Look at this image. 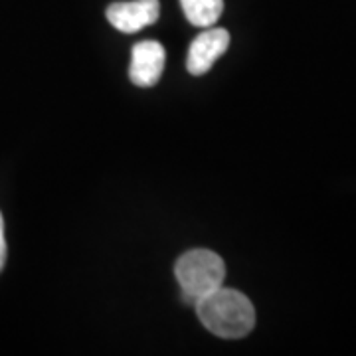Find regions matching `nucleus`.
<instances>
[{
    "label": "nucleus",
    "mask_w": 356,
    "mask_h": 356,
    "mask_svg": "<svg viewBox=\"0 0 356 356\" xmlns=\"http://www.w3.org/2000/svg\"><path fill=\"white\" fill-rule=\"evenodd\" d=\"M6 264V240H4V220L0 214V271Z\"/></svg>",
    "instance_id": "7"
},
{
    "label": "nucleus",
    "mask_w": 356,
    "mask_h": 356,
    "mask_svg": "<svg viewBox=\"0 0 356 356\" xmlns=\"http://www.w3.org/2000/svg\"><path fill=\"white\" fill-rule=\"evenodd\" d=\"M196 315L206 331L220 339H242L254 331L255 309L252 301L236 289L218 287L196 301Z\"/></svg>",
    "instance_id": "1"
},
{
    "label": "nucleus",
    "mask_w": 356,
    "mask_h": 356,
    "mask_svg": "<svg viewBox=\"0 0 356 356\" xmlns=\"http://www.w3.org/2000/svg\"><path fill=\"white\" fill-rule=\"evenodd\" d=\"M229 34L222 28H206L200 36L192 40L186 67L192 76H204L210 72L218 58L228 50Z\"/></svg>",
    "instance_id": "5"
},
{
    "label": "nucleus",
    "mask_w": 356,
    "mask_h": 356,
    "mask_svg": "<svg viewBox=\"0 0 356 356\" xmlns=\"http://www.w3.org/2000/svg\"><path fill=\"white\" fill-rule=\"evenodd\" d=\"M175 275L182 289V299L191 305H196L198 299L224 285L226 264L210 250H191L178 257Z\"/></svg>",
    "instance_id": "2"
},
{
    "label": "nucleus",
    "mask_w": 356,
    "mask_h": 356,
    "mask_svg": "<svg viewBox=\"0 0 356 356\" xmlns=\"http://www.w3.org/2000/svg\"><path fill=\"white\" fill-rule=\"evenodd\" d=\"M166 54L163 44L154 40H145L133 46L131 54V65H129V77L139 88H151L154 86L163 72H165Z\"/></svg>",
    "instance_id": "3"
},
{
    "label": "nucleus",
    "mask_w": 356,
    "mask_h": 356,
    "mask_svg": "<svg viewBox=\"0 0 356 356\" xmlns=\"http://www.w3.org/2000/svg\"><path fill=\"white\" fill-rule=\"evenodd\" d=\"M161 14L159 0H133L115 2L107 8V20L123 34H133L156 22Z\"/></svg>",
    "instance_id": "4"
},
{
    "label": "nucleus",
    "mask_w": 356,
    "mask_h": 356,
    "mask_svg": "<svg viewBox=\"0 0 356 356\" xmlns=\"http://www.w3.org/2000/svg\"><path fill=\"white\" fill-rule=\"evenodd\" d=\"M188 22L200 28H210L218 22L224 10V0H180Z\"/></svg>",
    "instance_id": "6"
}]
</instances>
